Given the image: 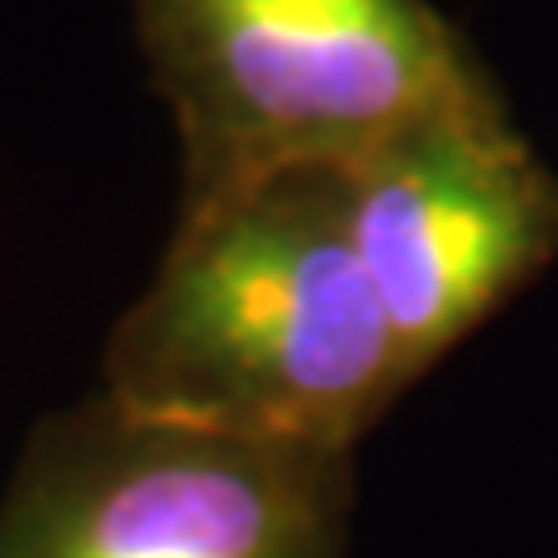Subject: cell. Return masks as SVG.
Returning <instances> with one entry per match:
<instances>
[{
	"instance_id": "1",
	"label": "cell",
	"mask_w": 558,
	"mask_h": 558,
	"mask_svg": "<svg viewBox=\"0 0 558 558\" xmlns=\"http://www.w3.org/2000/svg\"><path fill=\"white\" fill-rule=\"evenodd\" d=\"M414 383L352 243L347 177L290 171L177 207L99 388L140 414L357 456Z\"/></svg>"
},
{
	"instance_id": "2",
	"label": "cell",
	"mask_w": 558,
	"mask_h": 558,
	"mask_svg": "<svg viewBox=\"0 0 558 558\" xmlns=\"http://www.w3.org/2000/svg\"><path fill=\"white\" fill-rule=\"evenodd\" d=\"M181 145V197L347 171L424 120L497 109L471 37L429 0H124Z\"/></svg>"
},
{
	"instance_id": "3",
	"label": "cell",
	"mask_w": 558,
	"mask_h": 558,
	"mask_svg": "<svg viewBox=\"0 0 558 558\" xmlns=\"http://www.w3.org/2000/svg\"><path fill=\"white\" fill-rule=\"evenodd\" d=\"M352 456L140 414L109 393L26 435L0 558H352Z\"/></svg>"
},
{
	"instance_id": "4",
	"label": "cell",
	"mask_w": 558,
	"mask_h": 558,
	"mask_svg": "<svg viewBox=\"0 0 558 558\" xmlns=\"http://www.w3.org/2000/svg\"><path fill=\"white\" fill-rule=\"evenodd\" d=\"M341 177L357 259L414 378L558 264V171L507 104L424 120Z\"/></svg>"
}]
</instances>
